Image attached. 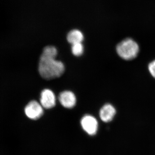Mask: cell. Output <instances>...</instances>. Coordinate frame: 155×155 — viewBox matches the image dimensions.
<instances>
[{
	"instance_id": "obj_7",
	"label": "cell",
	"mask_w": 155,
	"mask_h": 155,
	"mask_svg": "<svg viewBox=\"0 0 155 155\" xmlns=\"http://www.w3.org/2000/svg\"><path fill=\"white\" fill-rule=\"evenodd\" d=\"M116 114V110L114 106L110 104L104 105L100 111V116L103 122H109L114 119Z\"/></svg>"
},
{
	"instance_id": "obj_3",
	"label": "cell",
	"mask_w": 155,
	"mask_h": 155,
	"mask_svg": "<svg viewBox=\"0 0 155 155\" xmlns=\"http://www.w3.org/2000/svg\"><path fill=\"white\" fill-rule=\"evenodd\" d=\"M43 107L35 101L28 103L25 108V113L28 118L32 120H37L41 117L43 114Z\"/></svg>"
},
{
	"instance_id": "obj_5",
	"label": "cell",
	"mask_w": 155,
	"mask_h": 155,
	"mask_svg": "<svg viewBox=\"0 0 155 155\" xmlns=\"http://www.w3.org/2000/svg\"><path fill=\"white\" fill-rule=\"evenodd\" d=\"M56 97L51 90L45 89L41 94L40 104L43 107L50 109L54 107L56 105Z\"/></svg>"
},
{
	"instance_id": "obj_9",
	"label": "cell",
	"mask_w": 155,
	"mask_h": 155,
	"mask_svg": "<svg viewBox=\"0 0 155 155\" xmlns=\"http://www.w3.org/2000/svg\"><path fill=\"white\" fill-rule=\"evenodd\" d=\"M58 54V51L55 47L48 46L44 48L41 57L47 58H55Z\"/></svg>"
},
{
	"instance_id": "obj_2",
	"label": "cell",
	"mask_w": 155,
	"mask_h": 155,
	"mask_svg": "<svg viewBox=\"0 0 155 155\" xmlns=\"http://www.w3.org/2000/svg\"><path fill=\"white\" fill-rule=\"evenodd\" d=\"M116 51L120 58L129 61L136 58L139 51L137 43L133 39L127 38L117 45Z\"/></svg>"
},
{
	"instance_id": "obj_10",
	"label": "cell",
	"mask_w": 155,
	"mask_h": 155,
	"mask_svg": "<svg viewBox=\"0 0 155 155\" xmlns=\"http://www.w3.org/2000/svg\"><path fill=\"white\" fill-rule=\"evenodd\" d=\"M84 48L81 43L72 45V52L73 54L75 56H80L83 54Z\"/></svg>"
},
{
	"instance_id": "obj_8",
	"label": "cell",
	"mask_w": 155,
	"mask_h": 155,
	"mask_svg": "<svg viewBox=\"0 0 155 155\" xmlns=\"http://www.w3.org/2000/svg\"><path fill=\"white\" fill-rule=\"evenodd\" d=\"M83 38V34L80 31L77 29L71 31L67 36V41L72 45L81 43Z\"/></svg>"
},
{
	"instance_id": "obj_1",
	"label": "cell",
	"mask_w": 155,
	"mask_h": 155,
	"mask_svg": "<svg viewBox=\"0 0 155 155\" xmlns=\"http://www.w3.org/2000/svg\"><path fill=\"white\" fill-rule=\"evenodd\" d=\"M65 67L55 58L41 57L39 63L40 75L44 79L50 80L60 77L64 73Z\"/></svg>"
},
{
	"instance_id": "obj_4",
	"label": "cell",
	"mask_w": 155,
	"mask_h": 155,
	"mask_svg": "<svg viewBox=\"0 0 155 155\" xmlns=\"http://www.w3.org/2000/svg\"><path fill=\"white\" fill-rule=\"evenodd\" d=\"M81 124L84 130L89 135H95L96 134L98 129V122L93 116L85 115L81 120Z\"/></svg>"
},
{
	"instance_id": "obj_6",
	"label": "cell",
	"mask_w": 155,
	"mask_h": 155,
	"mask_svg": "<svg viewBox=\"0 0 155 155\" xmlns=\"http://www.w3.org/2000/svg\"><path fill=\"white\" fill-rule=\"evenodd\" d=\"M58 98L61 104L65 108L71 109L76 104V97L72 92L68 91L62 92Z\"/></svg>"
},
{
	"instance_id": "obj_11",
	"label": "cell",
	"mask_w": 155,
	"mask_h": 155,
	"mask_svg": "<svg viewBox=\"0 0 155 155\" xmlns=\"http://www.w3.org/2000/svg\"><path fill=\"white\" fill-rule=\"evenodd\" d=\"M148 69L151 75L155 78V60L149 64Z\"/></svg>"
}]
</instances>
